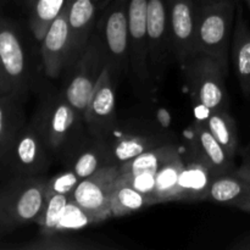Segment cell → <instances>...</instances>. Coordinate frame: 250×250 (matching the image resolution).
Wrapping results in <instances>:
<instances>
[{"mask_svg":"<svg viewBox=\"0 0 250 250\" xmlns=\"http://www.w3.org/2000/svg\"><path fill=\"white\" fill-rule=\"evenodd\" d=\"M33 119L50 153L61 163L72 154L87 134L83 119L61 90L44 97Z\"/></svg>","mask_w":250,"mask_h":250,"instance_id":"cell-1","label":"cell"},{"mask_svg":"<svg viewBox=\"0 0 250 250\" xmlns=\"http://www.w3.org/2000/svg\"><path fill=\"white\" fill-rule=\"evenodd\" d=\"M237 5L231 0L198 4L197 54L214 58L227 72Z\"/></svg>","mask_w":250,"mask_h":250,"instance_id":"cell-2","label":"cell"},{"mask_svg":"<svg viewBox=\"0 0 250 250\" xmlns=\"http://www.w3.org/2000/svg\"><path fill=\"white\" fill-rule=\"evenodd\" d=\"M106 65V51L102 32L98 27L93 32L84 51L65 71V83L61 89L71 106L82 119L84 116L90 95Z\"/></svg>","mask_w":250,"mask_h":250,"instance_id":"cell-3","label":"cell"},{"mask_svg":"<svg viewBox=\"0 0 250 250\" xmlns=\"http://www.w3.org/2000/svg\"><path fill=\"white\" fill-rule=\"evenodd\" d=\"M46 176L9 178L0 188V212L10 231L37 224L46 203Z\"/></svg>","mask_w":250,"mask_h":250,"instance_id":"cell-4","label":"cell"},{"mask_svg":"<svg viewBox=\"0 0 250 250\" xmlns=\"http://www.w3.org/2000/svg\"><path fill=\"white\" fill-rule=\"evenodd\" d=\"M55 160L44 142L36 120L26 122L15 138L1 170L10 178L45 176Z\"/></svg>","mask_w":250,"mask_h":250,"instance_id":"cell-5","label":"cell"},{"mask_svg":"<svg viewBox=\"0 0 250 250\" xmlns=\"http://www.w3.org/2000/svg\"><path fill=\"white\" fill-rule=\"evenodd\" d=\"M188 88L193 99L200 106L209 110L229 109L226 88L227 71L207 54L198 53L182 66Z\"/></svg>","mask_w":250,"mask_h":250,"instance_id":"cell-6","label":"cell"},{"mask_svg":"<svg viewBox=\"0 0 250 250\" xmlns=\"http://www.w3.org/2000/svg\"><path fill=\"white\" fill-rule=\"evenodd\" d=\"M0 60L7 78L11 94L23 100L32 87L31 62L19 28L0 15Z\"/></svg>","mask_w":250,"mask_h":250,"instance_id":"cell-7","label":"cell"},{"mask_svg":"<svg viewBox=\"0 0 250 250\" xmlns=\"http://www.w3.org/2000/svg\"><path fill=\"white\" fill-rule=\"evenodd\" d=\"M110 160L114 165H122L144 151L175 143V137L150 121L131 120L121 125L116 138H105Z\"/></svg>","mask_w":250,"mask_h":250,"instance_id":"cell-8","label":"cell"},{"mask_svg":"<svg viewBox=\"0 0 250 250\" xmlns=\"http://www.w3.org/2000/svg\"><path fill=\"white\" fill-rule=\"evenodd\" d=\"M128 1L111 0L98 24L106 51L107 66L114 78L121 77L129 71Z\"/></svg>","mask_w":250,"mask_h":250,"instance_id":"cell-9","label":"cell"},{"mask_svg":"<svg viewBox=\"0 0 250 250\" xmlns=\"http://www.w3.org/2000/svg\"><path fill=\"white\" fill-rule=\"evenodd\" d=\"M148 62L151 80L160 81L165 75L172 53L167 0H148L146 7Z\"/></svg>","mask_w":250,"mask_h":250,"instance_id":"cell-10","label":"cell"},{"mask_svg":"<svg viewBox=\"0 0 250 250\" xmlns=\"http://www.w3.org/2000/svg\"><path fill=\"white\" fill-rule=\"evenodd\" d=\"M120 173L119 165L104 166L93 175L83 178L68 198L84 209L95 224L105 221L111 217L110 198L114 183Z\"/></svg>","mask_w":250,"mask_h":250,"instance_id":"cell-11","label":"cell"},{"mask_svg":"<svg viewBox=\"0 0 250 250\" xmlns=\"http://www.w3.org/2000/svg\"><path fill=\"white\" fill-rule=\"evenodd\" d=\"M172 53L182 67L197 54L198 2L197 0H167Z\"/></svg>","mask_w":250,"mask_h":250,"instance_id":"cell-12","label":"cell"},{"mask_svg":"<svg viewBox=\"0 0 250 250\" xmlns=\"http://www.w3.org/2000/svg\"><path fill=\"white\" fill-rule=\"evenodd\" d=\"M85 131L90 136L105 138L116 124V90L112 73L105 66L95 84L83 116Z\"/></svg>","mask_w":250,"mask_h":250,"instance_id":"cell-13","label":"cell"},{"mask_svg":"<svg viewBox=\"0 0 250 250\" xmlns=\"http://www.w3.org/2000/svg\"><path fill=\"white\" fill-rule=\"evenodd\" d=\"M41 43L42 62L45 76L53 80L61 77L71 62V33L67 21V2L50 24Z\"/></svg>","mask_w":250,"mask_h":250,"instance_id":"cell-14","label":"cell"},{"mask_svg":"<svg viewBox=\"0 0 250 250\" xmlns=\"http://www.w3.org/2000/svg\"><path fill=\"white\" fill-rule=\"evenodd\" d=\"M146 7L148 0L128 1V44L129 71L142 85L151 80L148 62V36H146Z\"/></svg>","mask_w":250,"mask_h":250,"instance_id":"cell-15","label":"cell"},{"mask_svg":"<svg viewBox=\"0 0 250 250\" xmlns=\"http://www.w3.org/2000/svg\"><path fill=\"white\" fill-rule=\"evenodd\" d=\"M190 153V156L207 166L215 177L236 168L234 159L216 141L203 120H195L192 126Z\"/></svg>","mask_w":250,"mask_h":250,"instance_id":"cell-16","label":"cell"},{"mask_svg":"<svg viewBox=\"0 0 250 250\" xmlns=\"http://www.w3.org/2000/svg\"><path fill=\"white\" fill-rule=\"evenodd\" d=\"M205 202L238 208L250 204V172L244 166L216 176L210 185Z\"/></svg>","mask_w":250,"mask_h":250,"instance_id":"cell-17","label":"cell"},{"mask_svg":"<svg viewBox=\"0 0 250 250\" xmlns=\"http://www.w3.org/2000/svg\"><path fill=\"white\" fill-rule=\"evenodd\" d=\"M67 21L71 33V66L84 51L97 28V1L67 0Z\"/></svg>","mask_w":250,"mask_h":250,"instance_id":"cell-18","label":"cell"},{"mask_svg":"<svg viewBox=\"0 0 250 250\" xmlns=\"http://www.w3.org/2000/svg\"><path fill=\"white\" fill-rule=\"evenodd\" d=\"M62 164L63 166L75 171L81 180L93 175L104 166L114 165L110 160L109 148L105 138L90 136L88 132Z\"/></svg>","mask_w":250,"mask_h":250,"instance_id":"cell-19","label":"cell"},{"mask_svg":"<svg viewBox=\"0 0 250 250\" xmlns=\"http://www.w3.org/2000/svg\"><path fill=\"white\" fill-rule=\"evenodd\" d=\"M231 60L242 92L250 97V27L239 5H237L232 33Z\"/></svg>","mask_w":250,"mask_h":250,"instance_id":"cell-20","label":"cell"},{"mask_svg":"<svg viewBox=\"0 0 250 250\" xmlns=\"http://www.w3.org/2000/svg\"><path fill=\"white\" fill-rule=\"evenodd\" d=\"M215 176L197 159H185V166L178 180L176 202H200L205 200Z\"/></svg>","mask_w":250,"mask_h":250,"instance_id":"cell-21","label":"cell"},{"mask_svg":"<svg viewBox=\"0 0 250 250\" xmlns=\"http://www.w3.org/2000/svg\"><path fill=\"white\" fill-rule=\"evenodd\" d=\"M21 104V100L12 94H0V167L20 129L26 124Z\"/></svg>","mask_w":250,"mask_h":250,"instance_id":"cell-22","label":"cell"},{"mask_svg":"<svg viewBox=\"0 0 250 250\" xmlns=\"http://www.w3.org/2000/svg\"><path fill=\"white\" fill-rule=\"evenodd\" d=\"M203 121L227 154L232 159L236 158L239 148L238 129L229 109L209 110Z\"/></svg>","mask_w":250,"mask_h":250,"instance_id":"cell-23","label":"cell"},{"mask_svg":"<svg viewBox=\"0 0 250 250\" xmlns=\"http://www.w3.org/2000/svg\"><path fill=\"white\" fill-rule=\"evenodd\" d=\"M153 204L154 203L151 202L150 198L139 190L134 189L131 185L125 181L121 175L116 178L112 187L111 198H110L111 216H126Z\"/></svg>","mask_w":250,"mask_h":250,"instance_id":"cell-24","label":"cell"},{"mask_svg":"<svg viewBox=\"0 0 250 250\" xmlns=\"http://www.w3.org/2000/svg\"><path fill=\"white\" fill-rule=\"evenodd\" d=\"M185 166V159L178 154L173 159L164 164L155 173V204L177 200L178 180Z\"/></svg>","mask_w":250,"mask_h":250,"instance_id":"cell-25","label":"cell"},{"mask_svg":"<svg viewBox=\"0 0 250 250\" xmlns=\"http://www.w3.org/2000/svg\"><path fill=\"white\" fill-rule=\"evenodd\" d=\"M180 154L175 143H168L159 148L144 151L136 158L120 165L121 173H139V172H156L164 164L173 159Z\"/></svg>","mask_w":250,"mask_h":250,"instance_id":"cell-26","label":"cell"},{"mask_svg":"<svg viewBox=\"0 0 250 250\" xmlns=\"http://www.w3.org/2000/svg\"><path fill=\"white\" fill-rule=\"evenodd\" d=\"M66 2L67 0H34L28 10V26L37 41L43 39Z\"/></svg>","mask_w":250,"mask_h":250,"instance_id":"cell-27","label":"cell"},{"mask_svg":"<svg viewBox=\"0 0 250 250\" xmlns=\"http://www.w3.org/2000/svg\"><path fill=\"white\" fill-rule=\"evenodd\" d=\"M67 203L68 195L63 194H54L46 199L45 207L37 221V225L41 227L42 236H51L56 233V226Z\"/></svg>","mask_w":250,"mask_h":250,"instance_id":"cell-28","label":"cell"},{"mask_svg":"<svg viewBox=\"0 0 250 250\" xmlns=\"http://www.w3.org/2000/svg\"><path fill=\"white\" fill-rule=\"evenodd\" d=\"M24 249L32 250H85V249H104L102 244L90 243V242L81 241V239L61 238L55 234L43 236V238L23 246Z\"/></svg>","mask_w":250,"mask_h":250,"instance_id":"cell-29","label":"cell"},{"mask_svg":"<svg viewBox=\"0 0 250 250\" xmlns=\"http://www.w3.org/2000/svg\"><path fill=\"white\" fill-rule=\"evenodd\" d=\"M93 224H95V222L92 219V216L84 209H82L80 205H77L68 198L67 205L63 209L58 226H56V234L59 232L77 231V229H84V227Z\"/></svg>","mask_w":250,"mask_h":250,"instance_id":"cell-30","label":"cell"},{"mask_svg":"<svg viewBox=\"0 0 250 250\" xmlns=\"http://www.w3.org/2000/svg\"><path fill=\"white\" fill-rule=\"evenodd\" d=\"M81 181L75 171L63 166L62 171L46 180V199L54 194L70 195Z\"/></svg>","mask_w":250,"mask_h":250,"instance_id":"cell-31","label":"cell"},{"mask_svg":"<svg viewBox=\"0 0 250 250\" xmlns=\"http://www.w3.org/2000/svg\"><path fill=\"white\" fill-rule=\"evenodd\" d=\"M155 173L156 172H139V173H120L125 178L128 185H131L134 189L150 198L151 202L155 204L154 200V190H155Z\"/></svg>","mask_w":250,"mask_h":250,"instance_id":"cell-32","label":"cell"},{"mask_svg":"<svg viewBox=\"0 0 250 250\" xmlns=\"http://www.w3.org/2000/svg\"><path fill=\"white\" fill-rule=\"evenodd\" d=\"M229 249L233 250H250V233L244 234L243 237H241L239 239H237L236 242L229 246Z\"/></svg>","mask_w":250,"mask_h":250,"instance_id":"cell-33","label":"cell"},{"mask_svg":"<svg viewBox=\"0 0 250 250\" xmlns=\"http://www.w3.org/2000/svg\"><path fill=\"white\" fill-rule=\"evenodd\" d=\"M0 94H11V88H10L9 82H7L6 76H5L1 60H0Z\"/></svg>","mask_w":250,"mask_h":250,"instance_id":"cell-34","label":"cell"},{"mask_svg":"<svg viewBox=\"0 0 250 250\" xmlns=\"http://www.w3.org/2000/svg\"><path fill=\"white\" fill-rule=\"evenodd\" d=\"M242 166H244V167H246L247 170L250 172V143H249L248 148L246 149V153H244L243 164H242Z\"/></svg>","mask_w":250,"mask_h":250,"instance_id":"cell-35","label":"cell"},{"mask_svg":"<svg viewBox=\"0 0 250 250\" xmlns=\"http://www.w3.org/2000/svg\"><path fill=\"white\" fill-rule=\"evenodd\" d=\"M16 1L19 2V4L21 5L22 7H24V9H26L27 11H28L29 7L32 6V4H33L34 0H16Z\"/></svg>","mask_w":250,"mask_h":250,"instance_id":"cell-36","label":"cell"},{"mask_svg":"<svg viewBox=\"0 0 250 250\" xmlns=\"http://www.w3.org/2000/svg\"><path fill=\"white\" fill-rule=\"evenodd\" d=\"M5 232H10V229H7L6 225H5L4 220H2V217H1V212H0V234L5 233Z\"/></svg>","mask_w":250,"mask_h":250,"instance_id":"cell-37","label":"cell"},{"mask_svg":"<svg viewBox=\"0 0 250 250\" xmlns=\"http://www.w3.org/2000/svg\"><path fill=\"white\" fill-rule=\"evenodd\" d=\"M211 1H221V0H197L198 4H204V2H211ZM231 1L238 2V0H231Z\"/></svg>","mask_w":250,"mask_h":250,"instance_id":"cell-38","label":"cell"},{"mask_svg":"<svg viewBox=\"0 0 250 250\" xmlns=\"http://www.w3.org/2000/svg\"><path fill=\"white\" fill-rule=\"evenodd\" d=\"M243 211H246V212H249V214H250V204H249V205H247V207L244 208V209H243Z\"/></svg>","mask_w":250,"mask_h":250,"instance_id":"cell-39","label":"cell"},{"mask_svg":"<svg viewBox=\"0 0 250 250\" xmlns=\"http://www.w3.org/2000/svg\"><path fill=\"white\" fill-rule=\"evenodd\" d=\"M97 1V4H100V2H106V1H110V0H95Z\"/></svg>","mask_w":250,"mask_h":250,"instance_id":"cell-40","label":"cell"},{"mask_svg":"<svg viewBox=\"0 0 250 250\" xmlns=\"http://www.w3.org/2000/svg\"><path fill=\"white\" fill-rule=\"evenodd\" d=\"M247 1V5H248V7H249V10H250V0H246Z\"/></svg>","mask_w":250,"mask_h":250,"instance_id":"cell-41","label":"cell"}]
</instances>
